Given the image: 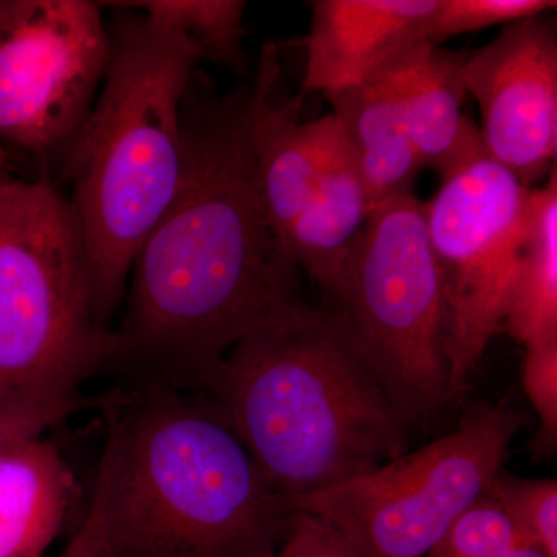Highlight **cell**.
I'll return each instance as SVG.
<instances>
[{"label":"cell","instance_id":"cell-6","mask_svg":"<svg viewBox=\"0 0 557 557\" xmlns=\"http://www.w3.org/2000/svg\"><path fill=\"white\" fill-rule=\"evenodd\" d=\"M324 298L410 426L437 420L450 403L448 311L426 201L406 194L373 209Z\"/></svg>","mask_w":557,"mask_h":557},{"label":"cell","instance_id":"cell-24","mask_svg":"<svg viewBox=\"0 0 557 557\" xmlns=\"http://www.w3.org/2000/svg\"><path fill=\"white\" fill-rule=\"evenodd\" d=\"M273 557H359L327 520L293 511L287 533Z\"/></svg>","mask_w":557,"mask_h":557},{"label":"cell","instance_id":"cell-19","mask_svg":"<svg viewBox=\"0 0 557 557\" xmlns=\"http://www.w3.org/2000/svg\"><path fill=\"white\" fill-rule=\"evenodd\" d=\"M483 494L504 509L528 544L557 557L556 480L523 479L500 469Z\"/></svg>","mask_w":557,"mask_h":557},{"label":"cell","instance_id":"cell-18","mask_svg":"<svg viewBox=\"0 0 557 557\" xmlns=\"http://www.w3.org/2000/svg\"><path fill=\"white\" fill-rule=\"evenodd\" d=\"M100 7L138 10L150 20L188 36L203 50L205 60L244 69V20L247 3L240 0H141L104 2Z\"/></svg>","mask_w":557,"mask_h":557},{"label":"cell","instance_id":"cell-14","mask_svg":"<svg viewBox=\"0 0 557 557\" xmlns=\"http://www.w3.org/2000/svg\"><path fill=\"white\" fill-rule=\"evenodd\" d=\"M469 53L424 42L387 70L418 159L440 175L483 150L480 129L461 110Z\"/></svg>","mask_w":557,"mask_h":557},{"label":"cell","instance_id":"cell-9","mask_svg":"<svg viewBox=\"0 0 557 557\" xmlns=\"http://www.w3.org/2000/svg\"><path fill=\"white\" fill-rule=\"evenodd\" d=\"M109 51L98 3L0 0L3 149L60 166L100 94Z\"/></svg>","mask_w":557,"mask_h":557},{"label":"cell","instance_id":"cell-23","mask_svg":"<svg viewBox=\"0 0 557 557\" xmlns=\"http://www.w3.org/2000/svg\"><path fill=\"white\" fill-rule=\"evenodd\" d=\"M522 381L541 421L533 453L539 457L549 456L557 445V338L525 347Z\"/></svg>","mask_w":557,"mask_h":557},{"label":"cell","instance_id":"cell-2","mask_svg":"<svg viewBox=\"0 0 557 557\" xmlns=\"http://www.w3.org/2000/svg\"><path fill=\"white\" fill-rule=\"evenodd\" d=\"M95 485L120 557H273L292 509L211 406L157 380L106 392Z\"/></svg>","mask_w":557,"mask_h":557},{"label":"cell","instance_id":"cell-3","mask_svg":"<svg viewBox=\"0 0 557 557\" xmlns=\"http://www.w3.org/2000/svg\"><path fill=\"white\" fill-rule=\"evenodd\" d=\"M197 397L287 502L408 453L412 426L335 314L304 300L231 348Z\"/></svg>","mask_w":557,"mask_h":557},{"label":"cell","instance_id":"cell-12","mask_svg":"<svg viewBox=\"0 0 557 557\" xmlns=\"http://www.w3.org/2000/svg\"><path fill=\"white\" fill-rule=\"evenodd\" d=\"M307 123L318 153V182L293 226L287 252L324 295L373 208L354 150L335 116L329 113Z\"/></svg>","mask_w":557,"mask_h":557},{"label":"cell","instance_id":"cell-17","mask_svg":"<svg viewBox=\"0 0 557 557\" xmlns=\"http://www.w3.org/2000/svg\"><path fill=\"white\" fill-rule=\"evenodd\" d=\"M504 332L530 347L557 338V171L531 188L530 226L509 295Z\"/></svg>","mask_w":557,"mask_h":557},{"label":"cell","instance_id":"cell-7","mask_svg":"<svg viewBox=\"0 0 557 557\" xmlns=\"http://www.w3.org/2000/svg\"><path fill=\"white\" fill-rule=\"evenodd\" d=\"M522 426L511 406H472L429 445L288 507L327 520L359 557H424L483 496Z\"/></svg>","mask_w":557,"mask_h":557},{"label":"cell","instance_id":"cell-15","mask_svg":"<svg viewBox=\"0 0 557 557\" xmlns=\"http://www.w3.org/2000/svg\"><path fill=\"white\" fill-rule=\"evenodd\" d=\"M78 479L50 440L0 453V557H44L78 502Z\"/></svg>","mask_w":557,"mask_h":557},{"label":"cell","instance_id":"cell-27","mask_svg":"<svg viewBox=\"0 0 557 557\" xmlns=\"http://www.w3.org/2000/svg\"><path fill=\"white\" fill-rule=\"evenodd\" d=\"M7 161H9V152L0 145V170H7Z\"/></svg>","mask_w":557,"mask_h":557},{"label":"cell","instance_id":"cell-16","mask_svg":"<svg viewBox=\"0 0 557 557\" xmlns=\"http://www.w3.org/2000/svg\"><path fill=\"white\" fill-rule=\"evenodd\" d=\"M324 97L354 150L372 208L413 194L418 174L424 168L410 143L388 72Z\"/></svg>","mask_w":557,"mask_h":557},{"label":"cell","instance_id":"cell-20","mask_svg":"<svg viewBox=\"0 0 557 557\" xmlns=\"http://www.w3.org/2000/svg\"><path fill=\"white\" fill-rule=\"evenodd\" d=\"M102 401L104 394L87 397L81 391L65 388L3 395L0 397V453L25 440L40 437L44 431L75 413L100 409Z\"/></svg>","mask_w":557,"mask_h":557},{"label":"cell","instance_id":"cell-11","mask_svg":"<svg viewBox=\"0 0 557 557\" xmlns=\"http://www.w3.org/2000/svg\"><path fill=\"white\" fill-rule=\"evenodd\" d=\"M438 0H314L302 91L346 90L386 73L426 42Z\"/></svg>","mask_w":557,"mask_h":557},{"label":"cell","instance_id":"cell-25","mask_svg":"<svg viewBox=\"0 0 557 557\" xmlns=\"http://www.w3.org/2000/svg\"><path fill=\"white\" fill-rule=\"evenodd\" d=\"M57 557H120L110 541L104 502H102L101 490L97 485L94 486L86 518Z\"/></svg>","mask_w":557,"mask_h":557},{"label":"cell","instance_id":"cell-22","mask_svg":"<svg viewBox=\"0 0 557 557\" xmlns=\"http://www.w3.org/2000/svg\"><path fill=\"white\" fill-rule=\"evenodd\" d=\"M555 0H438L429 20L426 42L440 46L443 40L465 33L482 32L494 25H508L523 17L552 13Z\"/></svg>","mask_w":557,"mask_h":557},{"label":"cell","instance_id":"cell-10","mask_svg":"<svg viewBox=\"0 0 557 557\" xmlns=\"http://www.w3.org/2000/svg\"><path fill=\"white\" fill-rule=\"evenodd\" d=\"M479 102L483 149L527 188L549 175L557 153V28L549 13L505 25L465 67Z\"/></svg>","mask_w":557,"mask_h":557},{"label":"cell","instance_id":"cell-28","mask_svg":"<svg viewBox=\"0 0 557 557\" xmlns=\"http://www.w3.org/2000/svg\"><path fill=\"white\" fill-rule=\"evenodd\" d=\"M2 171H7V170H0V172H2Z\"/></svg>","mask_w":557,"mask_h":557},{"label":"cell","instance_id":"cell-8","mask_svg":"<svg viewBox=\"0 0 557 557\" xmlns=\"http://www.w3.org/2000/svg\"><path fill=\"white\" fill-rule=\"evenodd\" d=\"M531 188L485 149L445 175L426 201L429 242L448 311L450 401L504 332L530 226Z\"/></svg>","mask_w":557,"mask_h":557},{"label":"cell","instance_id":"cell-5","mask_svg":"<svg viewBox=\"0 0 557 557\" xmlns=\"http://www.w3.org/2000/svg\"><path fill=\"white\" fill-rule=\"evenodd\" d=\"M120 341L95 318L86 242L50 180L0 172V397L81 391L119 366Z\"/></svg>","mask_w":557,"mask_h":557},{"label":"cell","instance_id":"cell-26","mask_svg":"<svg viewBox=\"0 0 557 557\" xmlns=\"http://www.w3.org/2000/svg\"><path fill=\"white\" fill-rule=\"evenodd\" d=\"M498 557H548L541 549L533 547L530 544H522L519 547L509 549V552L505 553V555Z\"/></svg>","mask_w":557,"mask_h":557},{"label":"cell","instance_id":"cell-13","mask_svg":"<svg viewBox=\"0 0 557 557\" xmlns=\"http://www.w3.org/2000/svg\"><path fill=\"white\" fill-rule=\"evenodd\" d=\"M281 72L277 47L265 44L251 83L249 126L263 205L287 251L293 226L317 186L319 160L309 123L300 121L302 95L285 104L274 97Z\"/></svg>","mask_w":557,"mask_h":557},{"label":"cell","instance_id":"cell-4","mask_svg":"<svg viewBox=\"0 0 557 557\" xmlns=\"http://www.w3.org/2000/svg\"><path fill=\"white\" fill-rule=\"evenodd\" d=\"M108 24V69L89 116L60 161L78 215L95 318L110 327L135 256L182 177V104L203 50L127 9Z\"/></svg>","mask_w":557,"mask_h":557},{"label":"cell","instance_id":"cell-21","mask_svg":"<svg viewBox=\"0 0 557 557\" xmlns=\"http://www.w3.org/2000/svg\"><path fill=\"white\" fill-rule=\"evenodd\" d=\"M528 544L496 502L483 494L424 557H498Z\"/></svg>","mask_w":557,"mask_h":557},{"label":"cell","instance_id":"cell-1","mask_svg":"<svg viewBox=\"0 0 557 557\" xmlns=\"http://www.w3.org/2000/svg\"><path fill=\"white\" fill-rule=\"evenodd\" d=\"M251 84L199 69L182 104V177L132 265L119 366L200 395L231 348L302 302L271 226L251 141Z\"/></svg>","mask_w":557,"mask_h":557}]
</instances>
